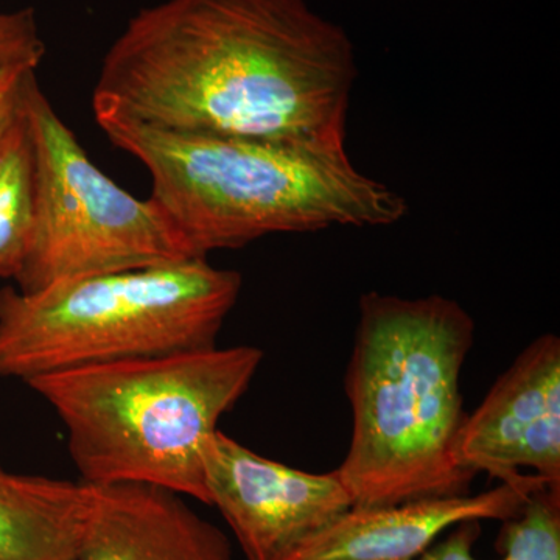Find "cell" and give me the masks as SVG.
I'll return each mask as SVG.
<instances>
[{
    "mask_svg": "<svg viewBox=\"0 0 560 560\" xmlns=\"http://www.w3.org/2000/svg\"><path fill=\"white\" fill-rule=\"evenodd\" d=\"M355 50L305 0H164L103 57L95 120L346 147Z\"/></svg>",
    "mask_w": 560,
    "mask_h": 560,
    "instance_id": "6da1fadb",
    "label": "cell"
},
{
    "mask_svg": "<svg viewBox=\"0 0 560 560\" xmlns=\"http://www.w3.org/2000/svg\"><path fill=\"white\" fill-rule=\"evenodd\" d=\"M359 308L345 378L352 434L337 469L352 508L467 495L475 475L458 463L456 442L474 319L438 294L371 291Z\"/></svg>",
    "mask_w": 560,
    "mask_h": 560,
    "instance_id": "7a4b0ae2",
    "label": "cell"
},
{
    "mask_svg": "<svg viewBox=\"0 0 560 560\" xmlns=\"http://www.w3.org/2000/svg\"><path fill=\"white\" fill-rule=\"evenodd\" d=\"M150 173L151 198L198 257L265 235L331 226H389L408 205L350 161L346 147L183 135L101 121Z\"/></svg>",
    "mask_w": 560,
    "mask_h": 560,
    "instance_id": "3957f363",
    "label": "cell"
},
{
    "mask_svg": "<svg viewBox=\"0 0 560 560\" xmlns=\"http://www.w3.org/2000/svg\"><path fill=\"white\" fill-rule=\"evenodd\" d=\"M254 346L90 364L28 378L92 486L149 485L209 504L202 453L259 371Z\"/></svg>",
    "mask_w": 560,
    "mask_h": 560,
    "instance_id": "277c9868",
    "label": "cell"
},
{
    "mask_svg": "<svg viewBox=\"0 0 560 560\" xmlns=\"http://www.w3.org/2000/svg\"><path fill=\"white\" fill-rule=\"evenodd\" d=\"M242 275L208 259L0 290V378L212 348Z\"/></svg>",
    "mask_w": 560,
    "mask_h": 560,
    "instance_id": "5b68a950",
    "label": "cell"
},
{
    "mask_svg": "<svg viewBox=\"0 0 560 560\" xmlns=\"http://www.w3.org/2000/svg\"><path fill=\"white\" fill-rule=\"evenodd\" d=\"M25 113L36 153L35 226L14 282L33 293L86 276L179 264L198 257L153 198L140 200L97 167L40 91Z\"/></svg>",
    "mask_w": 560,
    "mask_h": 560,
    "instance_id": "8992f818",
    "label": "cell"
},
{
    "mask_svg": "<svg viewBox=\"0 0 560 560\" xmlns=\"http://www.w3.org/2000/svg\"><path fill=\"white\" fill-rule=\"evenodd\" d=\"M209 506L246 560H289L353 506L338 470L312 474L265 458L219 430L202 453Z\"/></svg>",
    "mask_w": 560,
    "mask_h": 560,
    "instance_id": "52a82bcc",
    "label": "cell"
},
{
    "mask_svg": "<svg viewBox=\"0 0 560 560\" xmlns=\"http://www.w3.org/2000/svg\"><path fill=\"white\" fill-rule=\"evenodd\" d=\"M456 458L477 477L508 481L530 469L560 485V340L541 335L466 416Z\"/></svg>",
    "mask_w": 560,
    "mask_h": 560,
    "instance_id": "ba28073f",
    "label": "cell"
},
{
    "mask_svg": "<svg viewBox=\"0 0 560 560\" xmlns=\"http://www.w3.org/2000/svg\"><path fill=\"white\" fill-rule=\"evenodd\" d=\"M545 485L552 482L539 475L521 474L478 495L350 508L289 560H416L445 530L460 523L510 521L530 493Z\"/></svg>",
    "mask_w": 560,
    "mask_h": 560,
    "instance_id": "9c48e42d",
    "label": "cell"
},
{
    "mask_svg": "<svg viewBox=\"0 0 560 560\" xmlns=\"http://www.w3.org/2000/svg\"><path fill=\"white\" fill-rule=\"evenodd\" d=\"M92 486V485H91ZM75 560H234L230 537L186 497L149 485L92 486Z\"/></svg>",
    "mask_w": 560,
    "mask_h": 560,
    "instance_id": "30bf717a",
    "label": "cell"
},
{
    "mask_svg": "<svg viewBox=\"0 0 560 560\" xmlns=\"http://www.w3.org/2000/svg\"><path fill=\"white\" fill-rule=\"evenodd\" d=\"M91 511V485L0 464V560H75Z\"/></svg>",
    "mask_w": 560,
    "mask_h": 560,
    "instance_id": "8fae6325",
    "label": "cell"
},
{
    "mask_svg": "<svg viewBox=\"0 0 560 560\" xmlns=\"http://www.w3.org/2000/svg\"><path fill=\"white\" fill-rule=\"evenodd\" d=\"M35 209V142L24 106L0 140V278L14 279L20 272L32 242Z\"/></svg>",
    "mask_w": 560,
    "mask_h": 560,
    "instance_id": "7c38bea8",
    "label": "cell"
},
{
    "mask_svg": "<svg viewBox=\"0 0 560 560\" xmlns=\"http://www.w3.org/2000/svg\"><path fill=\"white\" fill-rule=\"evenodd\" d=\"M501 560H560V485L534 490L517 515L503 522Z\"/></svg>",
    "mask_w": 560,
    "mask_h": 560,
    "instance_id": "4fadbf2b",
    "label": "cell"
},
{
    "mask_svg": "<svg viewBox=\"0 0 560 560\" xmlns=\"http://www.w3.org/2000/svg\"><path fill=\"white\" fill-rule=\"evenodd\" d=\"M46 55L35 11H0V66L28 65L39 68Z\"/></svg>",
    "mask_w": 560,
    "mask_h": 560,
    "instance_id": "5bb4252c",
    "label": "cell"
},
{
    "mask_svg": "<svg viewBox=\"0 0 560 560\" xmlns=\"http://www.w3.org/2000/svg\"><path fill=\"white\" fill-rule=\"evenodd\" d=\"M36 69L28 65L0 66V140L24 110Z\"/></svg>",
    "mask_w": 560,
    "mask_h": 560,
    "instance_id": "9a60e30c",
    "label": "cell"
}]
</instances>
